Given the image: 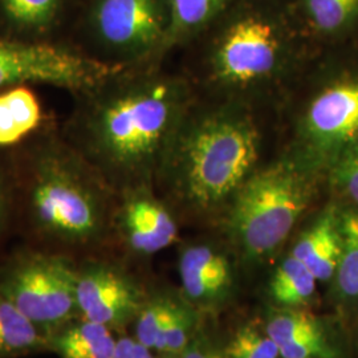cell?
Returning a JSON list of instances; mask_svg holds the SVG:
<instances>
[{
    "instance_id": "obj_1",
    "label": "cell",
    "mask_w": 358,
    "mask_h": 358,
    "mask_svg": "<svg viewBox=\"0 0 358 358\" xmlns=\"http://www.w3.org/2000/svg\"><path fill=\"white\" fill-rule=\"evenodd\" d=\"M195 99L182 69L125 68L78 96L69 143L115 192L154 186Z\"/></svg>"
},
{
    "instance_id": "obj_2",
    "label": "cell",
    "mask_w": 358,
    "mask_h": 358,
    "mask_svg": "<svg viewBox=\"0 0 358 358\" xmlns=\"http://www.w3.org/2000/svg\"><path fill=\"white\" fill-rule=\"evenodd\" d=\"M183 51L180 66L196 94L275 112L320 51L292 4L239 0Z\"/></svg>"
},
{
    "instance_id": "obj_3",
    "label": "cell",
    "mask_w": 358,
    "mask_h": 358,
    "mask_svg": "<svg viewBox=\"0 0 358 358\" xmlns=\"http://www.w3.org/2000/svg\"><path fill=\"white\" fill-rule=\"evenodd\" d=\"M278 152L275 112L195 93L155 189L176 214L182 211L217 227L236 194Z\"/></svg>"
},
{
    "instance_id": "obj_4",
    "label": "cell",
    "mask_w": 358,
    "mask_h": 358,
    "mask_svg": "<svg viewBox=\"0 0 358 358\" xmlns=\"http://www.w3.org/2000/svg\"><path fill=\"white\" fill-rule=\"evenodd\" d=\"M278 155L325 178L358 145V47L321 51L278 110Z\"/></svg>"
},
{
    "instance_id": "obj_5",
    "label": "cell",
    "mask_w": 358,
    "mask_h": 358,
    "mask_svg": "<svg viewBox=\"0 0 358 358\" xmlns=\"http://www.w3.org/2000/svg\"><path fill=\"white\" fill-rule=\"evenodd\" d=\"M23 185L29 224L51 243L90 247L112 230L117 192L69 142H38Z\"/></svg>"
},
{
    "instance_id": "obj_6",
    "label": "cell",
    "mask_w": 358,
    "mask_h": 358,
    "mask_svg": "<svg viewBox=\"0 0 358 358\" xmlns=\"http://www.w3.org/2000/svg\"><path fill=\"white\" fill-rule=\"evenodd\" d=\"M327 195L325 178L276 155L236 194L217 229L241 260L278 255Z\"/></svg>"
},
{
    "instance_id": "obj_7",
    "label": "cell",
    "mask_w": 358,
    "mask_h": 358,
    "mask_svg": "<svg viewBox=\"0 0 358 358\" xmlns=\"http://www.w3.org/2000/svg\"><path fill=\"white\" fill-rule=\"evenodd\" d=\"M170 26L169 0H94L90 8L96 57L120 68L165 63Z\"/></svg>"
},
{
    "instance_id": "obj_8",
    "label": "cell",
    "mask_w": 358,
    "mask_h": 358,
    "mask_svg": "<svg viewBox=\"0 0 358 358\" xmlns=\"http://www.w3.org/2000/svg\"><path fill=\"white\" fill-rule=\"evenodd\" d=\"M77 264L68 256L23 252L0 269V296L48 338L78 316Z\"/></svg>"
},
{
    "instance_id": "obj_9",
    "label": "cell",
    "mask_w": 358,
    "mask_h": 358,
    "mask_svg": "<svg viewBox=\"0 0 358 358\" xmlns=\"http://www.w3.org/2000/svg\"><path fill=\"white\" fill-rule=\"evenodd\" d=\"M121 69L125 68L51 43L0 38V90L47 84L71 90L78 97Z\"/></svg>"
},
{
    "instance_id": "obj_10",
    "label": "cell",
    "mask_w": 358,
    "mask_h": 358,
    "mask_svg": "<svg viewBox=\"0 0 358 358\" xmlns=\"http://www.w3.org/2000/svg\"><path fill=\"white\" fill-rule=\"evenodd\" d=\"M76 297L81 319L110 329L136 321L148 301L128 273L99 260L77 266Z\"/></svg>"
},
{
    "instance_id": "obj_11",
    "label": "cell",
    "mask_w": 358,
    "mask_h": 358,
    "mask_svg": "<svg viewBox=\"0 0 358 358\" xmlns=\"http://www.w3.org/2000/svg\"><path fill=\"white\" fill-rule=\"evenodd\" d=\"M112 229L136 255H154L178 241V217L154 186L117 192Z\"/></svg>"
},
{
    "instance_id": "obj_12",
    "label": "cell",
    "mask_w": 358,
    "mask_h": 358,
    "mask_svg": "<svg viewBox=\"0 0 358 358\" xmlns=\"http://www.w3.org/2000/svg\"><path fill=\"white\" fill-rule=\"evenodd\" d=\"M343 247L340 203L327 194L300 224L289 252L321 282H332Z\"/></svg>"
},
{
    "instance_id": "obj_13",
    "label": "cell",
    "mask_w": 358,
    "mask_h": 358,
    "mask_svg": "<svg viewBox=\"0 0 358 358\" xmlns=\"http://www.w3.org/2000/svg\"><path fill=\"white\" fill-rule=\"evenodd\" d=\"M230 245L198 241L183 245L178 271L185 294L199 304H213L230 292L234 275Z\"/></svg>"
},
{
    "instance_id": "obj_14",
    "label": "cell",
    "mask_w": 358,
    "mask_h": 358,
    "mask_svg": "<svg viewBox=\"0 0 358 358\" xmlns=\"http://www.w3.org/2000/svg\"><path fill=\"white\" fill-rule=\"evenodd\" d=\"M266 333L282 358H343V348L329 327L301 309H280L266 325Z\"/></svg>"
},
{
    "instance_id": "obj_15",
    "label": "cell",
    "mask_w": 358,
    "mask_h": 358,
    "mask_svg": "<svg viewBox=\"0 0 358 358\" xmlns=\"http://www.w3.org/2000/svg\"><path fill=\"white\" fill-rule=\"evenodd\" d=\"M292 8L319 51L358 47V0H294Z\"/></svg>"
},
{
    "instance_id": "obj_16",
    "label": "cell",
    "mask_w": 358,
    "mask_h": 358,
    "mask_svg": "<svg viewBox=\"0 0 358 358\" xmlns=\"http://www.w3.org/2000/svg\"><path fill=\"white\" fill-rule=\"evenodd\" d=\"M340 214L343 247L329 294L338 310L353 312L358 308V210L340 203Z\"/></svg>"
},
{
    "instance_id": "obj_17",
    "label": "cell",
    "mask_w": 358,
    "mask_h": 358,
    "mask_svg": "<svg viewBox=\"0 0 358 358\" xmlns=\"http://www.w3.org/2000/svg\"><path fill=\"white\" fill-rule=\"evenodd\" d=\"M41 124V103L27 85L0 90V148L24 141Z\"/></svg>"
},
{
    "instance_id": "obj_18",
    "label": "cell",
    "mask_w": 358,
    "mask_h": 358,
    "mask_svg": "<svg viewBox=\"0 0 358 358\" xmlns=\"http://www.w3.org/2000/svg\"><path fill=\"white\" fill-rule=\"evenodd\" d=\"M115 344L110 328L80 317L53 333L48 349L60 358H112Z\"/></svg>"
},
{
    "instance_id": "obj_19",
    "label": "cell",
    "mask_w": 358,
    "mask_h": 358,
    "mask_svg": "<svg viewBox=\"0 0 358 358\" xmlns=\"http://www.w3.org/2000/svg\"><path fill=\"white\" fill-rule=\"evenodd\" d=\"M171 26L169 52L185 48L229 13L239 0H169Z\"/></svg>"
},
{
    "instance_id": "obj_20",
    "label": "cell",
    "mask_w": 358,
    "mask_h": 358,
    "mask_svg": "<svg viewBox=\"0 0 358 358\" xmlns=\"http://www.w3.org/2000/svg\"><path fill=\"white\" fill-rule=\"evenodd\" d=\"M317 282L316 276L288 251L269 280V297L282 309H300L315 299Z\"/></svg>"
},
{
    "instance_id": "obj_21",
    "label": "cell",
    "mask_w": 358,
    "mask_h": 358,
    "mask_svg": "<svg viewBox=\"0 0 358 358\" xmlns=\"http://www.w3.org/2000/svg\"><path fill=\"white\" fill-rule=\"evenodd\" d=\"M48 336L0 296V358H15L48 349Z\"/></svg>"
},
{
    "instance_id": "obj_22",
    "label": "cell",
    "mask_w": 358,
    "mask_h": 358,
    "mask_svg": "<svg viewBox=\"0 0 358 358\" xmlns=\"http://www.w3.org/2000/svg\"><path fill=\"white\" fill-rule=\"evenodd\" d=\"M63 0H0L6 20L15 31L41 36L51 31L62 11ZM36 41L35 38H32Z\"/></svg>"
},
{
    "instance_id": "obj_23",
    "label": "cell",
    "mask_w": 358,
    "mask_h": 358,
    "mask_svg": "<svg viewBox=\"0 0 358 358\" xmlns=\"http://www.w3.org/2000/svg\"><path fill=\"white\" fill-rule=\"evenodd\" d=\"M327 194L358 210V145L343 154L325 174Z\"/></svg>"
},
{
    "instance_id": "obj_24",
    "label": "cell",
    "mask_w": 358,
    "mask_h": 358,
    "mask_svg": "<svg viewBox=\"0 0 358 358\" xmlns=\"http://www.w3.org/2000/svg\"><path fill=\"white\" fill-rule=\"evenodd\" d=\"M177 306V303L166 297L148 300L136 319V340L148 349L155 350L159 337Z\"/></svg>"
},
{
    "instance_id": "obj_25",
    "label": "cell",
    "mask_w": 358,
    "mask_h": 358,
    "mask_svg": "<svg viewBox=\"0 0 358 358\" xmlns=\"http://www.w3.org/2000/svg\"><path fill=\"white\" fill-rule=\"evenodd\" d=\"M224 352L229 358H282L279 348L268 334L250 325L234 334Z\"/></svg>"
},
{
    "instance_id": "obj_26",
    "label": "cell",
    "mask_w": 358,
    "mask_h": 358,
    "mask_svg": "<svg viewBox=\"0 0 358 358\" xmlns=\"http://www.w3.org/2000/svg\"><path fill=\"white\" fill-rule=\"evenodd\" d=\"M192 315L186 308L177 306L173 316L166 324L159 341L155 346L157 352L164 355H178L190 344L192 332Z\"/></svg>"
},
{
    "instance_id": "obj_27",
    "label": "cell",
    "mask_w": 358,
    "mask_h": 358,
    "mask_svg": "<svg viewBox=\"0 0 358 358\" xmlns=\"http://www.w3.org/2000/svg\"><path fill=\"white\" fill-rule=\"evenodd\" d=\"M112 358H154L150 349L142 345L136 338L122 337L117 340Z\"/></svg>"
},
{
    "instance_id": "obj_28",
    "label": "cell",
    "mask_w": 358,
    "mask_h": 358,
    "mask_svg": "<svg viewBox=\"0 0 358 358\" xmlns=\"http://www.w3.org/2000/svg\"><path fill=\"white\" fill-rule=\"evenodd\" d=\"M180 358H229L226 352L217 349L206 340H196L180 353Z\"/></svg>"
},
{
    "instance_id": "obj_29",
    "label": "cell",
    "mask_w": 358,
    "mask_h": 358,
    "mask_svg": "<svg viewBox=\"0 0 358 358\" xmlns=\"http://www.w3.org/2000/svg\"><path fill=\"white\" fill-rule=\"evenodd\" d=\"M10 203V179L7 177L4 169L0 166V235L4 229Z\"/></svg>"
},
{
    "instance_id": "obj_30",
    "label": "cell",
    "mask_w": 358,
    "mask_h": 358,
    "mask_svg": "<svg viewBox=\"0 0 358 358\" xmlns=\"http://www.w3.org/2000/svg\"><path fill=\"white\" fill-rule=\"evenodd\" d=\"M280 1H284V0H280ZM287 3H289V4H292V3H294V0H287Z\"/></svg>"
},
{
    "instance_id": "obj_31",
    "label": "cell",
    "mask_w": 358,
    "mask_h": 358,
    "mask_svg": "<svg viewBox=\"0 0 358 358\" xmlns=\"http://www.w3.org/2000/svg\"><path fill=\"white\" fill-rule=\"evenodd\" d=\"M167 357H165V358H173L171 357V356H173V355H166Z\"/></svg>"
}]
</instances>
